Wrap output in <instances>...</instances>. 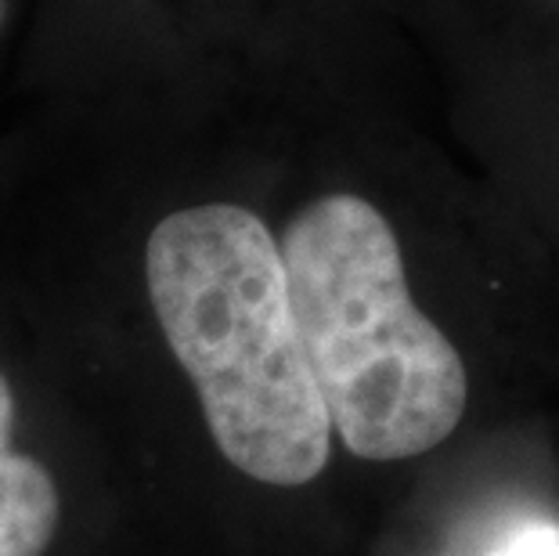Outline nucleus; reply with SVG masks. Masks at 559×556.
Returning a JSON list of instances; mask_svg holds the SVG:
<instances>
[{"label": "nucleus", "instance_id": "obj_1", "mask_svg": "<svg viewBox=\"0 0 559 556\" xmlns=\"http://www.w3.org/2000/svg\"><path fill=\"white\" fill-rule=\"evenodd\" d=\"M285 289L332 437L365 463L444 445L469 401L466 362L415 300L401 228L350 185L275 221Z\"/></svg>", "mask_w": 559, "mask_h": 556}, {"label": "nucleus", "instance_id": "obj_2", "mask_svg": "<svg viewBox=\"0 0 559 556\" xmlns=\"http://www.w3.org/2000/svg\"><path fill=\"white\" fill-rule=\"evenodd\" d=\"M15 398L0 376V556H44L58 528V492L47 470L11 452Z\"/></svg>", "mask_w": 559, "mask_h": 556}, {"label": "nucleus", "instance_id": "obj_3", "mask_svg": "<svg viewBox=\"0 0 559 556\" xmlns=\"http://www.w3.org/2000/svg\"><path fill=\"white\" fill-rule=\"evenodd\" d=\"M480 556H559V524L545 517L516 520Z\"/></svg>", "mask_w": 559, "mask_h": 556}, {"label": "nucleus", "instance_id": "obj_4", "mask_svg": "<svg viewBox=\"0 0 559 556\" xmlns=\"http://www.w3.org/2000/svg\"><path fill=\"white\" fill-rule=\"evenodd\" d=\"M26 11H29V0H0V66H11Z\"/></svg>", "mask_w": 559, "mask_h": 556}]
</instances>
